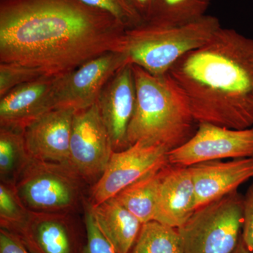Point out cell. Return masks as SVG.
Instances as JSON below:
<instances>
[{"instance_id":"6da1fadb","label":"cell","mask_w":253,"mask_h":253,"mask_svg":"<svg viewBox=\"0 0 253 253\" xmlns=\"http://www.w3.org/2000/svg\"><path fill=\"white\" fill-rule=\"evenodd\" d=\"M126 28L80 0H1L0 63L61 76L119 51Z\"/></svg>"},{"instance_id":"7a4b0ae2","label":"cell","mask_w":253,"mask_h":253,"mask_svg":"<svg viewBox=\"0 0 253 253\" xmlns=\"http://www.w3.org/2000/svg\"><path fill=\"white\" fill-rule=\"evenodd\" d=\"M199 123L253 126V38L220 28L167 73Z\"/></svg>"},{"instance_id":"3957f363","label":"cell","mask_w":253,"mask_h":253,"mask_svg":"<svg viewBox=\"0 0 253 253\" xmlns=\"http://www.w3.org/2000/svg\"><path fill=\"white\" fill-rule=\"evenodd\" d=\"M131 66L136 97L127 130L129 146L139 142L170 151L185 144L199 125L185 98L167 74L155 76Z\"/></svg>"},{"instance_id":"277c9868","label":"cell","mask_w":253,"mask_h":253,"mask_svg":"<svg viewBox=\"0 0 253 253\" xmlns=\"http://www.w3.org/2000/svg\"><path fill=\"white\" fill-rule=\"evenodd\" d=\"M221 27L219 19L211 15L181 26L143 23L125 31L119 51L131 65L165 76L178 60L203 45Z\"/></svg>"},{"instance_id":"5b68a950","label":"cell","mask_w":253,"mask_h":253,"mask_svg":"<svg viewBox=\"0 0 253 253\" xmlns=\"http://www.w3.org/2000/svg\"><path fill=\"white\" fill-rule=\"evenodd\" d=\"M244 197L237 191L200 207L178 228L184 253H233L241 239Z\"/></svg>"},{"instance_id":"8992f818","label":"cell","mask_w":253,"mask_h":253,"mask_svg":"<svg viewBox=\"0 0 253 253\" xmlns=\"http://www.w3.org/2000/svg\"><path fill=\"white\" fill-rule=\"evenodd\" d=\"M85 183L70 163L33 158L15 186L29 211L68 213L76 209L83 199Z\"/></svg>"},{"instance_id":"52a82bcc","label":"cell","mask_w":253,"mask_h":253,"mask_svg":"<svg viewBox=\"0 0 253 253\" xmlns=\"http://www.w3.org/2000/svg\"><path fill=\"white\" fill-rule=\"evenodd\" d=\"M113 152L112 142L97 102L87 109L76 111L70 143L69 163L86 183L94 184L99 180Z\"/></svg>"},{"instance_id":"ba28073f","label":"cell","mask_w":253,"mask_h":253,"mask_svg":"<svg viewBox=\"0 0 253 253\" xmlns=\"http://www.w3.org/2000/svg\"><path fill=\"white\" fill-rule=\"evenodd\" d=\"M168 156L169 164L184 167L226 158L253 157V126L236 129L199 123L191 139L171 150Z\"/></svg>"},{"instance_id":"9c48e42d","label":"cell","mask_w":253,"mask_h":253,"mask_svg":"<svg viewBox=\"0 0 253 253\" xmlns=\"http://www.w3.org/2000/svg\"><path fill=\"white\" fill-rule=\"evenodd\" d=\"M169 150L137 142L113 152L104 174L91 189V204L98 205L169 164Z\"/></svg>"},{"instance_id":"30bf717a","label":"cell","mask_w":253,"mask_h":253,"mask_svg":"<svg viewBox=\"0 0 253 253\" xmlns=\"http://www.w3.org/2000/svg\"><path fill=\"white\" fill-rule=\"evenodd\" d=\"M126 55L110 51L87 61L74 71L59 76L56 91V109L80 111L97 102L106 84L127 64Z\"/></svg>"},{"instance_id":"8fae6325","label":"cell","mask_w":253,"mask_h":253,"mask_svg":"<svg viewBox=\"0 0 253 253\" xmlns=\"http://www.w3.org/2000/svg\"><path fill=\"white\" fill-rule=\"evenodd\" d=\"M67 214L31 211L14 234L32 253H82L85 241Z\"/></svg>"},{"instance_id":"7c38bea8","label":"cell","mask_w":253,"mask_h":253,"mask_svg":"<svg viewBox=\"0 0 253 253\" xmlns=\"http://www.w3.org/2000/svg\"><path fill=\"white\" fill-rule=\"evenodd\" d=\"M136 97L132 66L127 63L110 80L97 101L115 152L129 147L127 130L135 109Z\"/></svg>"},{"instance_id":"4fadbf2b","label":"cell","mask_w":253,"mask_h":253,"mask_svg":"<svg viewBox=\"0 0 253 253\" xmlns=\"http://www.w3.org/2000/svg\"><path fill=\"white\" fill-rule=\"evenodd\" d=\"M76 111L57 108L48 111L23 129L32 158L47 162L69 163L70 143Z\"/></svg>"},{"instance_id":"5bb4252c","label":"cell","mask_w":253,"mask_h":253,"mask_svg":"<svg viewBox=\"0 0 253 253\" xmlns=\"http://www.w3.org/2000/svg\"><path fill=\"white\" fill-rule=\"evenodd\" d=\"M59 76H43L14 88L0 99V126L23 130L44 113L56 109Z\"/></svg>"},{"instance_id":"9a60e30c","label":"cell","mask_w":253,"mask_h":253,"mask_svg":"<svg viewBox=\"0 0 253 253\" xmlns=\"http://www.w3.org/2000/svg\"><path fill=\"white\" fill-rule=\"evenodd\" d=\"M194 181L195 209L234 192L253 177V157L223 162L207 161L189 166Z\"/></svg>"},{"instance_id":"2e32d148","label":"cell","mask_w":253,"mask_h":253,"mask_svg":"<svg viewBox=\"0 0 253 253\" xmlns=\"http://www.w3.org/2000/svg\"><path fill=\"white\" fill-rule=\"evenodd\" d=\"M196 195L189 167L168 164L161 170L155 220L178 229L195 209Z\"/></svg>"},{"instance_id":"e0dca14e","label":"cell","mask_w":253,"mask_h":253,"mask_svg":"<svg viewBox=\"0 0 253 253\" xmlns=\"http://www.w3.org/2000/svg\"><path fill=\"white\" fill-rule=\"evenodd\" d=\"M91 205L95 220L116 253H129L140 234L142 223L115 197Z\"/></svg>"},{"instance_id":"ac0fdd59","label":"cell","mask_w":253,"mask_h":253,"mask_svg":"<svg viewBox=\"0 0 253 253\" xmlns=\"http://www.w3.org/2000/svg\"><path fill=\"white\" fill-rule=\"evenodd\" d=\"M162 169L131 184L114 196L143 224L155 220Z\"/></svg>"},{"instance_id":"d6986e66","label":"cell","mask_w":253,"mask_h":253,"mask_svg":"<svg viewBox=\"0 0 253 253\" xmlns=\"http://www.w3.org/2000/svg\"><path fill=\"white\" fill-rule=\"evenodd\" d=\"M32 158L23 136V130L0 128V179L15 185Z\"/></svg>"},{"instance_id":"ffe728a7","label":"cell","mask_w":253,"mask_h":253,"mask_svg":"<svg viewBox=\"0 0 253 253\" xmlns=\"http://www.w3.org/2000/svg\"><path fill=\"white\" fill-rule=\"evenodd\" d=\"M211 0H155L149 21L145 23L176 26L206 16Z\"/></svg>"},{"instance_id":"44dd1931","label":"cell","mask_w":253,"mask_h":253,"mask_svg":"<svg viewBox=\"0 0 253 253\" xmlns=\"http://www.w3.org/2000/svg\"><path fill=\"white\" fill-rule=\"evenodd\" d=\"M129 253H184L177 229L152 221L141 227Z\"/></svg>"},{"instance_id":"7402d4cb","label":"cell","mask_w":253,"mask_h":253,"mask_svg":"<svg viewBox=\"0 0 253 253\" xmlns=\"http://www.w3.org/2000/svg\"><path fill=\"white\" fill-rule=\"evenodd\" d=\"M31 211L23 204L12 184H0V224L1 229L15 234L27 221Z\"/></svg>"},{"instance_id":"603a6c76","label":"cell","mask_w":253,"mask_h":253,"mask_svg":"<svg viewBox=\"0 0 253 253\" xmlns=\"http://www.w3.org/2000/svg\"><path fill=\"white\" fill-rule=\"evenodd\" d=\"M45 76L37 68L18 63H0V97L14 88Z\"/></svg>"},{"instance_id":"cb8c5ba5","label":"cell","mask_w":253,"mask_h":253,"mask_svg":"<svg viewBox=\"0 0 253 253\" xmlns=\"http://www.w3.org/2000/svg\"><path fill=\"white\" fill-rule=\"evenodd\" d=\"M91 7L105 11L116 18L126 29L143 24L140 16L128 0H80Z\"/></svg>"},{"instance_id":"d4e9b609","label":"cell","mask_w":253,"mask_h":253,"mask_svg":"<svg viewBox=\"0 0 253 253\" xmlns=\"http://www.w3.org/2000/svg\"><path fill=\"white\" fill-rule=\"evenodd\" d=\"M85 244L82 253H116L95 220L90 202L84 201Z\"/></svg>"},{"instance_id":"484cf974","label":"cell","mask_w":253,"mask_h":253,"mask_svg":"<svg viewBox=\"0 0 253 253\" xmlns=\"http://www.w3.org/2000/svg\"><path fill=\"white\" fill-rule=\"evenodd\" d=\"M243 219L241 239L247 249L253 253V182L244 197Z\"/></svg>"},{"instance_id":"4316f807","label":"cell","mask_w":253,"mask_h":253,"mask_svg":"<svg viewBox=\"0 0 253 253\" xmlns=\"http://www.w3.org/2000/svg\"><path fill=\"white\" fill-rule=\"evenodd\" d=\"M0 253H32L16 234L0 229Z\"/></svg>"},{"instance_id":"83f0119b","label":"cell","mask_w":253,"mask_h":253,"mask_svg":"<svg viewBox=\"0 0 253 253\" xmlns=\"http://www.w3.org/2000/svg\"><path fill=\"white\" fill-rule=\"evenodd\" d=\"M130 3L133 9L135 10L138 15L140 16L143 23H145L149 21L155 0H128Z\"/></svg>"},{"instance_id":"f1b7e54d","label":"cell","mask_w":253,"mask_h":253,"mask_svg":"<svg viewBox=\"0 0 253 253\" xmlns=\"http://www.w3.org/2000/svg\"><path fill=\"white\" fill-rule=\"evenodd\" d=\"M233 253H252L246 247V245L244 244V241L242 239L239 240V244L237 245V247L236 248L235 251Z\"/></svg>"}]
</instances>
